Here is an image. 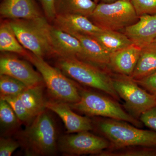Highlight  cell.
Listing matches in <instances>:
<instances>
[{
	"label": "cell",
	"mask_w": 156,
	"mask_h": 156,
	"mask_svg": "<svg viewBox=\"0 0 156 156\" xmlns=\"http://www.w3.org/2000/svg\"><path fill=\"white\" fill-rule=\"evenodd\" d=\"M71 35L81 42L83 48L82 56L78 59L101 69L108 66L111 54L91 36L80 34Z\"/></svg>",
	"instance_id": "cell-15"
},
{
	"label": "cell",
	"mask_w": 156,
	"mask_h": 156,
	"mask_svg": "<svg viewBox=\"0 0 156 156\" xmlns=\"http://www.w3.org/2000/svg\"><path fill=\"white\" fill-rule=\"evenodd\" d=\"M138 17L156 14V0H130Z\"/></svg>",
	"instance_id": "cell-27"
},
{
	"label": "cell",
	"mask_w": 156,
	"mask_h": 156,
	"mask_svg": "<svg viewBox=\"0 0 156 156\" xmlns=\"http://www.w3.org/2000/svg\"><path fill=\"white\" fill-rule=\"evenodd\" d=\"M0 50L24 56L27 54L17 39L9 21L2 23L0 26Z\"/></svg>",
	"instance_id": "cell-22"
},
{
	"label": "cell",
	"mask_w": 156,
	"mask_h": 156,
	"mask_svg": "<svg viewBox=\"0 0 156 156\" xmlns=\"http://www.w3.org/2000/svg\"><path fill=\"white\" fill-rule=\"evenodd\" d=\"M56 66L71 80L102 91L115 100L120 101L113 86L110 75L102 69L74 57H58Z\"/></svg>",
	"instance_id": "cell-3"
},
{
	"label": "cell",
	"mask_w": 156,
	"mask_h": 156,
	"mask_svg": "<svg viewBox=\"0 0 156 156\" xmlns=\"http://www.w3.org/2000/svg\"><path fill=\"white\" fill-rule=\"evenodd\" d=\"M50 38L53 55L58 57L77 58L82 56L83 48L81 42L71 34L52 26Z\"/></svg>",
	"instance_id": "cell-12"
},
{
	"label": "cell",
	"mask_w": 156,
	"mask_h": 156,
	"mask_svg": "<svg viewBox=\"0 0 156 156\" xmlns=\"http://www.w3.org/2000/svg\"><path fill=\"white\" fill-rule=\"evenodd\" d=\"M20 145L18 141L10 138L1 137L0 139V156H10Z\"/></svg>",
	"instance_id": "cell-28"
},
{
	"label": "cell",
	"mask_w": 156,
	"mask_h": 156,
	"mask_svg": "<svg viewBox=\"0 0 156 156\" xmlns=\"http://www.w3.org/2000/svg\"><path fill=\"white\" fill-rule=\"evenodd\" d=\"M1 98L6 101L10 105L20 121L28 125L33 121L34 118L29 113L19 95L1 96Z\"/></svg>",
	"instance_id": "cell-26"
},
{
	"label": "cell",
	"mask_w": 156,
	"mask_h": 156,
	"mask_svg": "<svg viewBox=\"0 0 156 156\" xmlns=\"http://www.w3.org/2000/svg\"><path fill=\"white\" fill-rule=\"evenodd\" d=\"M93 1H95V2L97 3L98 2V0H93Z\"/></svg>",
	"instance_id": "cell-33"
},
{
	"label": "cell",
	"mask_w": 156,
	"mask_h": 156,
	"mask_svg": "<svg viewBox=\"0 0 156 156\" xmlns=\"http://www.w3.org/2000/svg\"><path fill=\"white\" fill-rule=\"evenodd\" d=\"M27 87L17 79L0 75V96H18Z\"/></svg>",
	"instance_id": "cell-24"
},
{
	"label": "cell",
	"mask_w": 156,
	"mask_h": 156,
	"mask_svg": "<svg viewBox=\"0 0 156 156\" xmlns=\"http://www.w3.org/2000/svg\"><path fill=\"white\" fill-rule=\"evenodd\" d=\"M10 24L20 44L36 56L44 58L53 55L51 46V26L46 17L11 20Z\"/></svg>",
	"instance_id": "cell-4"
},
{
	"label": "cell",
	"mask_w": 156,
	"mask_h": 156,
	"mask_svg": "<svg viewBox=\"0 0 156 156\" xmlns=\"http://www.w3.org/2000/svg\"><path fill=\"white\" fill-rule=\"evenodd\" d=\"M110 76L115 90L134 118L139 119L143 113L156 106V95L140 86L131 76L118 73Z\"/></svg>",
	"instance_id": "cell-8"
},
{
	"label": "cell",
	"mask_w": 156,
	"mask_h": 156,
	"mask_svg": "<svg viewBox=\"0 0 156 156\" xmlns=\"http://www.w3.org/2000/svg\"><path fill=\"white\" fill-rule=\"evenodd\" d=\"M0 14L11 20L32 19L42 16L35 0H2Z\"/></svg>",
	"instance_id": "cell-16"
},
{
	"label": "cell",
	"mask_w": 156,
	"mask_h": 156,
	"mask_svg": "<svg viewBox=\"0 0 156 156\" xmlns=\"http://www.w3.org/2000/svg\"><path fill=\"white\" fill-rule=\"evenodd\" d=\"M99 156H156V147L133 146L118 148L107 149Z\"/></svg>",
	"instance_id": "cell-23"
},
{
	"label": "cell",
	"mask_w": 156,
	"mask_h": 156,
	"mask_svg": "<svg viewBox=\"0 0 156 156\" xmlns=\"http://www.w3.org/2000/svg\"><path fill=\"white\" fill-rule=\"evenodd\" d=\"M141 49L133 44L112 53L108 66L117 73L131 76L138 62Z\"/></svg>",
	"instance_id": "cell-17"
},
{
	"label": "cell",
	"mask_w": 156,
	"mask_h": 156,
	"mask_svg": "<svg viewBox=\"0 0 156 156\" xmlns=\"http://www.w3.org/2000/svg\"><path fill=\"white\" fill-rule=\"evenodd\" d=\"M128 123L108 118L99 119L94 125L109 141L108 149L133 146L156 147V131L143 130Z\"/></svg>",
	"instance_id": "cell-2"
},
{
	"label": "cell",
	"mask_w": 156,
	"mask_h": 156,
	"mask_svg": "<svg viewBox=\"0 0 156 156\" xmlns=\"http://www.w3.org/2000/svg\"><path fill=\"white\" fill-rule=\"evenodd\" d=\"M154 41L156 42V38L155 39Z\"/></svg>",
	"instance_id": "cell-34"
},
{
	"label": "cell",
	"mask_w": 156,
	"mask_h": 156,
	"mask_svg": "<svg viewBox=\"0 0 156 156\" xmlns=\"http://www.w3.org/2000/svg\"><path fill=\"white\" fill-rule=\"evenodd\" d=\"M0 75H5L17 79L27 87L44 83L40 73L34 69L29 62L9 54L1 56Z\"/></svg>",
	"instance_id": "cell-10"
},
{
	"label": "cell",
	"mask_w": 156,
	"mask_h": 156,
	"mask_svg": "<svg viewBox=\"0 0 156 156\" xmlns=\"http://www.w3.org/2000/svg\"><path fill=\"white\" fill-rule=\"evenodd\" d=\"M92 37L111 54L133 44L126 34L117 31L103 30Z\"/></svg>",
	"instance_id": "cell-19"
},
{
	"label": "cell",
	"mask_w": 156,
	"mask_h": 156,
	"mask_svg": "<svg viewBox=\"0 0 156 156\" xmlns=\"http://www.w3.org/2000/svg\"><path fill=\"white\" fill-rule=\"evenodd\" d=\"M97 4L93 0H55L57 14H79L89 17Z\"/></svg>",
	"instance_id": "cell-20"
},
{
	"label": "cell",
	"mask_w": 156,
	"mask_h": 156,
	"mask_svg": "<svg viewBox=\"0 0 156 156\" xmlns=\"http://www.w3.org/2000/svg\"><path fill=\"white\" fill-rule=\"evenodd\" d=\"M53 21V26L71 34H80L92 36L103 30L88 17L79 14H57Z\"/></svg>",
	"instance_id": "cell-14"
},
{
	"label": "cell",
	"mask_w": 156,
	"mask_h": 156,
	"mask_svg": "<svg viewBox=\"0 0 156 156\" xmlns=\"http://www.w3.org/2000/svg\"><path fill=\"white\" fill-rule=\"evenodd\" d=\"M43 84L27 87L19 95L23 103L34 118L44 111L46 101L43 95Z\"/></svg>",
	"instance_id": "cell-21"
},
{
	"label": "cell",
	"mask_w": 156,
	"mask_h": 156,
	"mask_svg": "<svg viewBox=\"0 0 156 156\" xmlns=\"http://www.w3.org/2000/svg\"><path fill=\"white\" fill-rule=\"evenodd\" d=\"M89 18L101 29L119 31L134 24L139 17L130 0H117L97 4Z\"/></svg>",
	"instance_id": "cell-7"
},
{
	"label": "cell",
	"mask_w": 156,
	"mask_h": 156,
	"mask_svg": "<svg viewBox=\"0 0 156 156\" xmlns=\"http://www.w3.org/2000/svg\"><path fill=\"white\" fill-rule=\"evenodd\" d=\"M81 99L79 102L70 104L72 109L88 116L105 117L124 121L141 128L143 124L122 108L114 100L96 92L80 89Z\"/></svg>",
	"instance_id": "cell-6"
},
{
	"label": "cell",
	"mask_w": 156,
	"mask_h": 156,
	"mask_svg": "<svg viewBox=\"0 0 156 156\" xmlns=\"http://www.w3.org/2000/svg\"><path fill=\"white\" fill-rule=\"evenodd\" d=\"M139 120L144 126L156 131V106L143 113Z\"/></svg>",
	"instance_id": "cell-30"
},
{
	"label": "cell",
	"mask_w": 156,
	"mask_h": 156,
	"mask_svg": "<svg viewBox=\"0 0 156 156\" xmlns=\"http://www.w3.org/2000/svg\"><path fill=\"white\" fill-rule=\"evenodd\" d=\"M46 108L56 114L63 121L68 134L93 130L92 120L73 112L68 103L55 100L46 101Z\"/></svg>",
	"instance_id": "cell-11"
},
{
	"label": "cell",
	"mask_w": 156,
	"mask_h": 156,
	"mask_svg": "<svg viewBox=\"0 0 156 156\" xmlns=\"http://www.w3.org/2000/svg\"><path fill=\"white\" fill-rule=\"evenodd\" d=\"M125 34L134 44L142 48L156 38V14L140 16L138 20L125 29Z\"/></svg>",
	"instance_id": "cell-13"
},
{
	"label": "cell",
	"mask_w": 156,
	"mask_h": 156,
	"mask_svg": "<svg viewBox=\"0 0 156 156\" xmlns=\"http://www.w3.org/2000/svg\"><path fill=\"white\" fill-rule=\"evenodd\" d=\"M110 147L105 137L92 134L89 131L67 134L58 139V150L67 155L93 154L97 156Z\"/></svg>",
	"instance_id": "cell-9"
},
{
	"label": "cell",
	"mask_w": 156,
	"mask_h": 156,
	"mask_svg": "<svg viewBox=\"0 0 156 156\" xmlns=\"http://www.w3.org/2000/svg\"><path fill=\"white\" fill-rule=\"evenodd\" d=\"M134 80L142 88L156 96V71L140 80Z\"/></svg>",
	"instance_id": "cell-29"
},
{
	"label": "cell",
	"mask_w": 156,
	"mask_h": 156,
	"mask_svg": "<svg viewBox=\"0 0 156 156\" xmlns=\"http://www.w3.org/2000/svg\"><path fill=\"white\" fill-rule=\"evenodd\" d=\"M19 141L28 156H50L58 150V137L53 118L45 110L19 134Z\"/></svg>",
	"instance_id": "cell-1"
},
{
	"label": "cell",
	"mask_w": 156,
	"mask_h": 156,
	"mask_svg": "<svg viewBox=\"0 0 156 156\" xmlns=\"http://www.w3.org/2000/svg\"><path fill=\"white\" fill-rule=\"evenodd\" d=\"M138 62L131 77L138 80L156 71V42L141 48Z\"/></svg>",
	"instance_id": "cell-18"
},
{
	"label": "cell",
	"mask_w": 156,
	"mask_h": 156,
	"mask_svg": "<svg viewBox=\"0 0 156 156\" xmlns=\"http://www.w3.org/2000/svg\"><path fill=\"white\" fill-rule=\"evenodd\" d=\"M26 56L41 74L49 94L54 100L69 104L80 101V87L59 69L51 66L44 58L33 53Z\"/></svg>",
	"instance_id": "cell-5"
},
{
	"label": "cell",
	"mask_w": 156,
	"mask_h": 156,
	"mask_svg": "<svg viewBox=\"0 0 156 156\" xmlns=\"http://www.w3.org/2000/svg\"><path fill=\"white\" fill-rule=\"evenodd\" d=\"M20 120L12 107L6 101L0 99V122L5 130L14 129L19 125Z\"/></svg>",
	"instance_id": "cell-25"
},
{
	"label": "cell",
	"mask_w": 156,
	"mask_h": 156,
	"mask_svg": "<svg viewBox=\"0 0 156 156\" xmlns=\"http://www.w3.org/2000/svg\"><path fill=\"white\" fill-rule=\"evenodd\" d=\"M46 18L53 20L56 14L55 7V0H40Z\"/></svg>",
	"instance_id": "cell-31"
},
{
	"label": "cell",
	"mask_w": 156,
	"mask_h": 156,
	"mask_svg": "<svg viewBox=\"0 0 156 156\" xmlns=\"http://www.w3.org/2000/svg\"><path fill=\"white\" fill-rule=\"evenodd\" d=\"M101 1H102V2L103 3H110L113 2L117 0H101Z\"/></svg>",
	"instance_id": "cell-32"
}]
</instances>
